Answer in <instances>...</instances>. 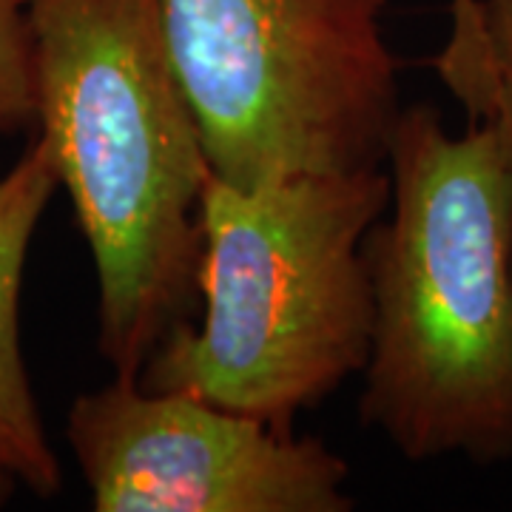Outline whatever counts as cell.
Instances as JSON below:
<instances>
[{
    "mask_svg": "<svg viewBox=\"0 0 512 512\" xmlns=\"http://www.w3.org/2000/svg\"><path fill=\"white\" fill-rule=\"evenodd\" d=\"M390 200L365 237L359 419L407 461H512V171L490 120L450 134L413 103L390 131Z\"/></svg>",
    "mask_w": 512,
    "mask_h": 512,
    "instance_id": "6da1fadb",
    "label": "cell"
},
{
    "mask_svg": "<svg viewBox=\"0 0 512 512\" xmlns=\"http://www.w3.org/2000/svg\"><path fill=\"white\" fill-rule=\"evenodd\" d=\"M37 134L89 245L97 350L137 379L191 322L211 165L168 46L160 0H20Z\"/></svg>",
    "mask_w": 512,
    "mask_h": 512,
    "instance_id": "7a4b0ae2",
    "label": "cell"
},
{
    "mask_svg": "<svg viewBox=\"0 0 512 512\" xmlns=\"http://www.w3.org/2000/svg\"><path fill=\"white\" fill-rule=\"evenodd\" d=\"M387 200L384 165L256 185L211 174L197 211L200 325L171 330L137 382L293 430L365 370V237Z\"/></svg>",
    "mask_w": 512,
    "mask_h": 512,
    "instance_id": "3957f363",
    "label": "cell"
},
{
    "mask_svg": "<svg viewBox=\"0 0 512 512\" xmlns=\"http://www.w3.org/2000/svg\"><path fill=\"white\" fill-rule=\"evenodd\" d=\"M211 174L256 185L382 168L402 63L387 0H160Z\"/></svg>",
    "mask_w": 512,
    "mask_h": 512,
    "instance_id": "277c9868",
    "label": "cell"
},
{
    "mask_svg": "<svg viewBox=\"0 0 512 512\" xmlns=\"http://www.w3.org/2000/svg\"><path fill=\"white\" fill-rule=\"evenodd\" d=\"M66 444L97 512H350V467L313 436L276 430L137 379L80 393Z\"/></svg>",
    "mask_w": 512,
    "mask_h": 512,
    "instance_id": "5b68a950",
    "label": "cell"
},
{
    "mask_svg": "<svg viewBox=\"0 0 512 512\" xmlns=\"http://www.w3.org/2000/svg\"><path fill=\"white\" fill-rule=\"evenodd\" d=\"M57 188L49 143L35 134L0 177V464L37 498L63 490V467L46 436L20 348V288L37 225Z\"/></svg>",
    "mask_w": 512,
    "mask_h": 512,
    "instance_id": "8992f818",
    "label": "cell"
},
{
    "mask_svg": "<svg viewBox=\"0 0 512 512\" xmlns=\"http://www.w3.org/2000/svg\"><path fill=\"white\" fill-rule=\"evenodd\" d=\"M35 123V74L23 3L0 0V137Z\"/></svg>",
    "mask_w": 512,
    "mask_h": 512,
    "instance_id": "52a82bcc",
    "label": "cell"
},
{
    "mask_svg": "<svg viewBox=\"0 0 512 512\" xmlns=\"http://www.w3.org/2000/svg\"><path fill=\"white\" fill-rule=\"evenodd\" d=\"M487 57H490V106L487 117L501 140L512 171V0H481Z\"/></svg>",
    "mask_w": 512,
    "mask_h": 512,
    "instance_id": "ba28073f",
    "label": "cell"
},
{
    "mask_svg": "<svg viewBox=\"0 0 512 512\" xmlns=\"http://www.w3.org/2000/svg\"><path fill=\"white\" fill-rule=\"evenodd\" d=\"M481 29V0H450V35L470 37Z\"/></svg>",
    "mask_w": 512,
    "mask_h": 512,
    "instance_id": "9c48e42d",
    "label": "cell"
},
{
    "mask_svg": "<svg viewBox=\"0 0 512 512\" xmlns=\"http://www.w3.org/2000/svg\"><path fill=\"white\" fill-rule=\"evenodd\" d=\"M20 484L15 481V476L0 464V507H6L9 501H12V495H15V490H18Z\"/></svg>",
    "mask_w": 512,
    "mask_h": 512,
    "instance_id": "30bf717a",
    "label": "cell"
}]
</instances>
